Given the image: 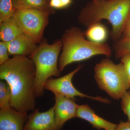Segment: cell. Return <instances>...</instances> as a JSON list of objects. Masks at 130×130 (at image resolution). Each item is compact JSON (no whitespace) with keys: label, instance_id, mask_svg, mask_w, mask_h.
I'll return each instance as SVG.
<instances>
[{"label":"cell","instance_id":"5b68a950","mask_svg":"<svg viewBox=\"0 0 130 130\" xmlns=\"http://www.w3.org/2000/svg\"><path fill=\"white\" fill-rule=\"evenodd\" d=\"M94 78L99 88L115 100L121 99L130 88L123 64H115L108 58L95 65Z\"/></svg>","mask_w":130,"mask_h":130},{"label":"cell","instance_id":"7c38bea8","mask_svg":"<svg viewBox=\"0 0 130 130\" xmlns=\"http://www.w3.org/2000/svg\"><path fill=\"white\" fill-rule=\"evenodd\" d=\"M76 117L88 121L98 130H114L117 125L98 115L88 105L78 106Z\"/></svg>","mask_w":130,"mask_h":130},{"label":"cell","instance_id":"52a82bcc","mask_svg":"<svg viewBox=\"0 0 130 130\" xmlns=\"http://www.w3.org/2000/svg\"><path fill=\"white\" fill-rule=\"evenodd\" d=\"M83 65L79 64L74 70L63 77L57 78H50L44 85V90L51 91L54 95L63 96L75 100L76 96L87 98L89 99L108 104L110 101L101 96H91L81 93L73 85L72 79L74 74L81 70Z\"/></svg>","mask_w":130,"mask_h":130},{"label":"cell","instance_id":"ffe728a7","mask_svg":"<svg viewBox=\"0 0 130 130\" xmlns=\"http://www.w3.org/2000/svg\"><path fill=\"white\" fill-rule=\"evenodd\" d=\"M9 55L7 43L1 41L0 42V65L9 60Z\"/></svg>","mask_w":130,"mask_h":130},{"label":"cell","instance_id":"44dd1931","mask_svg":"<svg viewBox=\"0 0 130 130\" xmlns=\"http://www.w3.org/2000/svg\"><path fill=\"white\" fill-rule=\"evenodd\" d=\"M121 62L123 64L127 79L129 87L130 88V54H126L123 55L121 58Z\"/></svg>","mask_w":130,"mask_h":130},{"label":"cell","instance_id":"2e32d148","mask_svg":"<svg viewBox=\"0 0 130 130\" xmlns=\"http://www.w3.org/2000/svg\"><path fill=\"white\" fill-rule=\"evenodd\" d=\"M11 97V91L9 85L5 81L0 82V108L7 109L11 106L10 101Z\"/></svg>","mask_w":130,"mask_h":130},{"label":"cell","instance_id":"9c48e42d","mask_svg":"<svg viewBox=\"0 0 130 130\" xmlns=\"http://www.w3.org/2000/svg\"><path fill=\"white\" fill-rule=\"evenodd\" d=\"M55 117L56 124L60 129L68 120L76 117L78 105L74 100L63 96L55 95Z\"/></svg>","mask_w":130,"mask_h":130},{"label":"cell","instance_id":"ac0fdd59","mask_svg":"<svg viewBox=\"0 0 130 130\" xmlns=\"http://www.w3.org/2000/svg\"><path fill=\"white\" fill-rule=\"evenodd\" d=\"M113 48L117 59H120L125 54H130V39L120 40L114 42Z\"/></svg>","mask_w":130,"mask_h":130},{"label":"cell","instance_id":"e0dca14e","mask_svg":"<svg viewBox=\"0 0 130 130\" xmlns=\"http://www.w3.org/2000/svg\"><path fill=\"white\" fill-rule=\"evenodd\" d=\"M15 10L12 0H0V23L12 18Z\"/></svg>","mask_w":130,"mask_h":130},{"label":"cell","instance_id":"7a4b0ae2","mask_svg":"<svg viewBox=\"0 0 130 130\" xmlns=\"http://www.w3.org/2000/svg\"><path fill=\"white\" fill-rule=\"evenodd\" d=\"M130 17V0H93L83 8L78 17L79 23L86 27L109 21L110 36L114 42L121 39L123 29Z\"/></svg>","mask_w":130,"mask_h":130},{"label":"cell","instance_id":"8fae6325","mask_svg":"<svg viewBox=\"0 0 130 130\" xmlns=\"http://www.w3.org/2000/svg\"><path fill=\"white\" fill-rule=\"evenodd\" d=\"M9 55H23L29 57L36 51L38 45L25 34H21L11 41L6 42Z\"/></svg>","mask_w":130,"mask_h":130},{"label":"cell","instance_id":"5bb4252c","mask_svg":"<svg viewBox=\"0 0 130 130\" xmlns=\"http://www.w3.org/2000/svg\"><path fill=\"white\" fill-rule=\"evenodd\" d=\"M23 33L12 17L0 23V39L2 41L8 42Z\"/></svg>","mask_w":130,"mask_h":130},{"label":"cell","instance_id":"603a6c76","mask_svg":"<svg viewBox=\"0 0 130 130\" xmlns=\"http://www.w3.org/2000/svg\"><path fill=\"white\" fill-rule=\"evenodd\" d=\"M130 39V17L126 23L120 40H125Z\"/></svg>","mask_w":130,"mask_h":130},{"label":"cell","instance_id":"4fadbf2b","mask_svg":"<svg viewBox=\"0 0 130 130\" xmlns=\"http://www.w3.org/2000/svg\"><path fill=\"white\" fill-rule=\"evenodd\" d=\"M15 9H34L47 13H54L55 10L50 6V0H12Z\"/></svg>","mask_w":130,"mask_h":130},{"label":"cell","instance_id":"ba28073f","mask_svg":"<svg viewBox=\"0 0 130 130\" xmlns=\"http://www.w3.org/2000/svg\"><path fill=\"white\" fill-rule=\"evenodd\" d=\"M55 106L47 111L41 112L35 109L28 115L24 130H61L56 124L55 117Z\"/></svg>","mask_w":130,"mask_h":130},{"label":"cell","instance_id":"30bf717a","mask_svg":"<svg viewBox=\"0 0 130 130\" xmlns=\"http://www.w3.org/2000/svg\"><path fill=\"white\" fill-rule=\"evenodd\" d=\"M27 112L19 111L11 107L0 110V130H24L28 120Z\"/></svg>","mask_w":130,"mask_h":130},{"label":"cell","instance_id":"d6986e66","mask_svg":"<svg viewBox=\"0 0 130 130\" xmlns=\"http://www.w3.org/2000/svg\"><path fill=\"white\" fill-rule=\"evenodd\" d=\"M121 99V108L130 122V90L127 91Z\"/></svg>","mask_w":130,"mask_h":130},{"label":"cell","instance_id":"277c9868","mask_svg":"<svg viewBox=\"0 0 130 130\" xmlns=\"http://www.w3.org/2000/svg\"><path fill=\"white\" fill-rule=\"evenodd\" d=\"M62 47V43L60 40L49 44L46 40H44L29 57L33 61L36 67L35 93L36 97H41L44 95V85L50 77L60 76L58 62Z\"/></svg>","mask_w":130,"mask_h":130},{"label":"cell","instance_id":"cb8c5ba5","mask_svg":"<svg viewBox=\"0 0 130 130\" xmlns=\"http://www.w3.org/2000/svg\"><path fill=\"white\" fill-rule=\"evenodd\" d=\"M114 130H130V121L120 122Z\"/></svg>","mask_w":130,"mask_h":130},{"label":"cell","instance_id":"9a60e30c","mask_svg":"<svg viewBox=\"0 0 130 130\" xmlns=\"http://www.w3.org/2000/svg\"><path fill=\"white\" fill-rule=\"evenodd\" d=\"M85 34L89 41L98 43H105L108 36L107 29L101 22L88 27Z\"/></svg>","mask_w":130,"mask_h":130},{"label":"cell","instance_id":"8992f818","mask_svg":"<svg viewBox=\"0 0 130 130\" xmlns=\"http://www.w3.org/2000/svg\"><path fill=\"white\" fill-rule=\"evenodd\" d=\"M49 14L34 9H16L12 18L24 34L38 44L42 40L45 28L48 23Z\"/></svg>","mask_w":130,"mask_h":130},{"label":"cell","instance_id":"7402d4cb","mask_svg":"<svg viewBox=\"0 0 130 130\" xmlns=\"http://www.w3.org/2000/svg\"><path fill=\"white\" fill-rule=\"evenodd\" d=\"M71 3L72 0H50V6L53 9H61L67 7Z\"/></svg>","mask_w":130,"mask_h":130},{"label":"cell","instance_id":"3957f363","mask_svg":"<svg viewBox=\"0 0 130 130\" xmlns=\"http://www.w3.org/2000/svg\"><path fill=\"white\" fill-rule=\"evenodd\" d=\"M85 32L73 26L65 31L62 36V51L59 59L58 68L61 72L68 65L90 59L95 55L109 58L112 50L107 43L93 42L85 38Z\"/></svg>","mask_w":130,"mask_h":130},{"label":"cell","instance_id":"6da1fadb","mask_svg":"<svg viewBox=\"0 0 130 130\" xmlns=\"http://www.w3.org/2000/svg\"><path fill=\"white\" fill-rule=\"evenodd\" d=\"M36 75L35 63L28 56L14 55L0 65V78L10 86V105L17 111L28 112L35 109Z\"/></svg>","mask_w":130,"mask_h":130}]
</instances>
